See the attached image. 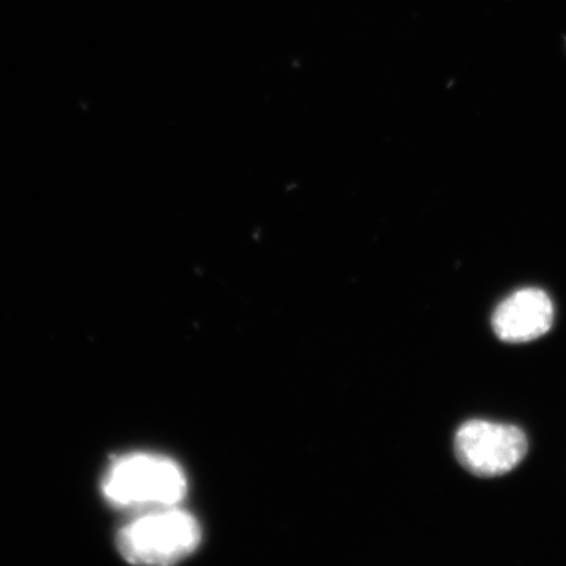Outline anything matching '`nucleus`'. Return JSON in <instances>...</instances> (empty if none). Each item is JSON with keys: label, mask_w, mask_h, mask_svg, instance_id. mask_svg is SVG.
<instances>
[{"label": "nucleus", "mask_w": 566, "mask_h": 566, "mask_svg": "<svg viewBox=\"0 0 566 566\" xmlns=\"http://www.w3.org/2000/svg\"><path fill=\"white\" fill-rule=\"evenodd\" d=\"M103 493L122 509L174 507L187 494V479L171 459L153 454L118 458L105 473Z\"/></svg>", "instance_id": "1"}, {"label": "nucleus", "mask_w": 566, "mask_h": 566, "mask_svg": "<svg viewBox=\"0 0 566 566\" xmlns=\"http://www.w3.org/2000/svg\"><path fill=\"white\" fill-rule=\"evenodd\" d=\"M201 528L192 515L179 509L148 511L118 531L117 547L127 562L169 565L193 554Z\"/></svg>", "instance_id": "2"}, {"label": "nucleus", "mask_w": 566, "mask_h": 566, "mask_svg": "<svg viewBox=\"0 0 566 566\" xmlns=\"http://www.w3.org/2000/svg\"><path fill=\"white\" fill-rule=\"evenodd\" d=\"M526 452V436L511 424L470 421L455 437L459 463L481 478L504 475L521 463Z\"/></svg>", "instance_id": "3"}, {"label": "nucleus", "mask_w": 566, "mask_h": 566, "mask_svg": "<svg viewBox=\"0 0 566 566\" xmlns=\"http://www.w3.org/2000/svg\"><path fill=\"white\" fill-rule=\"evenodd\" d=\"M554 304L539 289H523L502 302L493 315L495 334L506 343H527L547 334Z\"/></svg>", "instance_id": "4"}]
</instances>
